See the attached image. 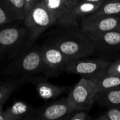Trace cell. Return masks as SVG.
I'll return each mask as SVG.
<instances>
[{"label": "cell", "mask_w": 120, "mask_h": 120, "mask_svg": "<svg viewBox=\"0 0 120 120\" xmlns=\"http://www.w3.org/2000/svg\"><path fill=\"white\" fill-rule=\"evenodd\" d=\"M65 28L67 30L51 43L70 60L88 57L95 52V44L79 27Z\"/></svg>", "instance_id": "obj_1"}, {"label": "cell", "mask_w": 120, "mask_h": 120, "mask_svg": "<svg viewBox=\"0 0 120 120\" xmlns=\"http://www.w3.org/2000/svg\"><path fill=\"white\" fill-rule=\"evenodd\" d=\"M24 24L29 33L26 47H30L34 41L51 26L56 25L52 13L42 0L38 1L24 18Z\"/></svg>", "instance_id": "obj_2"}, {"label": "cell", "mask_w": 120, "mask_h": 120, "mask_svg": "<svg viewBox=\"0 0 120 120\" xmlns=\"http://www.w3.org/2000/svg\"><path fill=\"white\" fill-rule=\"evenodd\" d=\"M86 58L70 60L64 71L90 79L96 84L106 74L111 62L101 58Z\"/></svg>", "instance_id": "obj_3"}, {"label": "cell", "mask_w": 120, "mask_h": 120, "mask_svg": "<svg viewBox=\"0 0 120 120\" xmlns=\"http://www.w3.org/2000/svg\"><path fill=\"white\" fill-rule=\"evenodd\" d=\"M97 92V86L94 82L82 77L70 90L67 98L76 108V110L89 111L95 103Z\"/></svg>", "instance_id": "obj_4"}, {"label": "cell", "mask_w": 120, "mask_h": 120, "mask_svg": "<svg viewBox=\"0 0 120 120\" xmlns=\"http://www.w3.org/2000/svg\"><path fill=\"white\" fill-rule=\"evenodd\" d=\"M52 13L56 25L63 27H79L73 18V12L79 0H42Z\"/></svg>", "instance_id": "obj_5"}, {"label": "cell", "mask_w": 120, "mask_h": 120, "mask_svg": "<svg viewBox=\"0 0 120 120\" xmlns=\"http://www.w3.org/2000/svg\"><path fill=\"white\" fill-rule=\"evenodd\" d=\"M44 63V73L48 77L58 76L65 70L68 63L70 60L52 43L41 48Z\"/></svg>", "instance_id": "obj_6"}, {"label": "cell", "mask_w": 120, "mask_h": 120, "mask_svg": "<svg viewBox=\"0 0 120 120\" xmlns=\"http://www.w3.org/2000/svg\"><path fill=\"white\" fill-rule=\"evenodd\" d=\"M76 110V108L66 97L47 105L39 110H34L26 120H56L63 119L67 115Z\"/></svg>", "instance_id": "obj_7"}, {"label": "cell", "mask_w": 120, "mask_h": 120, "mask_svg": "<svg viewBox=\"0 0 120 120\" xmlns=\"http://www.w3.org/2000/svg\"><path fill=\"white\" fill-rule=\"evenodd\" d=\"M120 22V15L85 17L79 21V28L86 34L100 33L115 30Z\"/></svg>", "instance_id": "obj_8"}, {"label": "cell", "mask_w": 120, "mask_h": 120, "mask_svg": "<svg viewBox=\"0 0 120 120\" xmlns=\"http://www.w3.org/2000/svg\"><path fill=\"white\" fill-rule=\"evenodd\" d=\"M16 71L30 75L44 72L41 48L31 50L25 53L18 62Z\"/></svg>", "instance_id": "obj_9"}, {"label": "cell", "mask_w": 120, "mask_h": 120, "mask_svg": "<svg viewBox=\"0 0 120 120\" xmlns=\"http://www.w3.org/2000/svg\"><path fill=\"white\" fill-rule=\"evenodd\" d=\"M97 49L102 50H120V32L116 30L100 33L86 34Z\"/></svg>", "instance_id": "obj_10"}, {"label": "cell", "mask_w": 120, "mask_h": 120, "mask_svg": "<svg viewBox=\"0 0 120 120\" xmlns=\"http://www.w3.org/2000/svg\"><path fill=\"white\" fill-rule=\"evenodd\" d=\"M26 32L27 30L20 27H8L0 30V53L17 46Z\"/></svg>", "instance_id": "obj_11"}, {"label": "cell", "mask_w": 120, "mask_h": 120, "mask_svg": "<svg viewBox=\"0 0 120 120\" xmlns=\"http://www.w3.org/2000/svg\"><path fill=\"white\" fill-rule=\"evenodd\" d=\"M0 6L11 20H23L25 17L24 0H0Z\"/></svg>", "instance_id": "obj_12"}, {"label": "cell", "mask_w": 120, "mask_h": 120, "mask_svg": "<svg viewBox=\"0 0 120 120\" xmlns=\"http://www.w3.org/2000/svg\"><path fill=\"white\" fill-rule=\"evenodd\" d=\"M35 86L38 95L44 100L54 99L64 94L67 90L65 86L54 85L46 82H37Z\"/></svg>", "instance_id": "obj_13"}, {"label": "cell", "mask_w": 120, "mask_h": 120, "mask_svg": "<svg viewBox=\"0 0 120 120\" xmlns=\"http://www.w3.org/2000/svg\"><path fill=\"white\" fill-rule=\"evenodd\" d=\"M33 111L34 110L29 105L22 101H18L4 112L5 120H26Z\"/></svg>", "instance_id": "obj_14"}, {"label": "cell", "mask_w": 120, "mask_h": 120, "mask_svg": "<svg viewBox=\"0 0 120 120\" xmlns=\"http://www.w3.org/2000/svg\"><path fill=\"white\" fill-rule=\"evenodd\" d=\"M95 103L108 108L120 105V86L101 92H97Z\"/></svg>", "instance_id": "obj_15"}, {"label": "cell", "mask_w": 120, "mask_h": 120, "mask_svg": "<svg viewBox=\"0 0 120 120\" xmlns=\"http://www.w3.org/2000/svg\"><path fill=\"white\" fill-rule=\"evenodd\" d=\"M103 2L95 3L79 0L73 12L74 20L79 24L81 19L95 13L103 4Z\"/></svg>", "instance_id": "obj_16"}, {"label": "cell", "mask_w": 120, "mask_h": 120, "mask_svg": "<svg viewBox=\"0 0 120 120\" xmlns=\"http://www.w3.org/2000/svg\"><path fill=\"white\" fill-rule=\"evenodd\" d=\"M103 15H120V0H106L94 13L86 16L95 18Z\"/></svg>", "instance_id": "obj_17"}, {"label": "cell", "mask_w": 120, "mask_h": 120, "mask_svg": "<svg viewBox=\"0 0 120 120\" xmlns=\"http://www.w3.org/2000/svg\"><path fill=\"white\" fill-rule=\"evenodd\" d=\"M98 92L120 86V76L117 75L105 74L96 83Z\"/></svg>", "instance_id": "obj_18"}, {"label": "cell", "mask_w": 120, "mask_h": 120, "mask_svg": "<svg viewBox=\"0 0 120 120\" xmlns=\"http://www.w3.org/2000/svg\"><path fill=\"white\" fill-rule=\"evenodd\" d=\"M23 81L25 79H16L5 83H0V104H4L13 91L22 84Z\"/></svg>", "instance_id": "obj_19"}, {"label": "cell", "mask_w": 120, "mask_h": 120, "mask_svg": "<svg viewBox=\"0 0 120 120\" xmlns=\"http://www.w3.org/2000/svg\"><path fill=\"white\" fill-rule=\"evenodd\" d=\"M96 120H120V105L109 107L105 112L96 118Z\"/></svg>", "instance_id": "obj_20"}, {"label": "cell", "mask_w": 120, "mask_h": 120, "mask_svg": "<svg viewBox=\"0 0 120 120\" xmlns=\"http://www.w3.org/2000/svg\"><path fill=\"white\" fill-rule=\"evenodd\" d=\"M91 119L87 111L84 110H75L63 118L65 120H91Z\"/></svg>", "instance_id": "obj_21"}, {"label": "cell", "mask_w": 120, "mask_h": 120, "mask_svg": "<svg viewBox=\"0 0 120 120\" xmlns=\"http://www.w3.org/2000/svg\"><path fill=\"white\" fill-rule=\"evenodd\" d=\"M107 74L117 75L120 76V59L114 63H111L110 66L107 69Z\"/></svg>", "instance_id": "obj_22"}, {"label": "cell", "mask_w": 120, "mask_h": 120, "mask_svg": "<svg viewBox=\"0 0 120 120\" xmlns=\"http://www.w3.org/2000/svg\"><path fill=\"white\" fill-rule=\"evenodd\" d=\"M25 1V15L34 6V5L40 0H24Z\"/></svg>", "instance_id": "obj_23"}, {"label": "cell", "mask_w": 120, "mask_h": 120, "mask_svg": "<svg viewBox=\"0 0 120 120\" xmlns=\"http://www.w3.org/2000/svg\"><path fill=\"white\" fill-rule=\"evenodd\" d=\"M10 21H11V19L7 15L6 12L4 11V9L1 8V6H0V25H5L9 22Z\"/></svg>", "instance_id": "obj_24"}, {"label": "cell", "mask_w": 120, "mask_h": 120, "mask_svg": "<svg viewBox=\"0 0 120 120\" xmlns=\"http://www.w3.org/2000/svg\"><path fill=\"white\" fill-rule=\"evenodd\" d=\"M2 106L3 104H0V120H5L4 112L2 111Z\"/></svg>", "instance_id": "obj_25"}, {"label": "cell", "mask_w": 120, "mask_h": 120, "mask_svg": "<svg viewBox=\"0 0 120 120\" xmlns=\"http://www.w3.org/2000/svg\"><path fill=\"white\" fill-rule=\"evenodd\" d=\"M82 1H91V2H95V3H100V2H104L106 0H82Z\"/></svg>", "instance_id": "obj_26"}, {"label": "cell", "mask_w": 120, "mask_h": 120, "mask_svg": "<svg viewBox=\"0 0 120 120\" xmlns=\"http://www.w3.org/2000/svg\"><path fill=\"white\" fill-rule=\"evenodd\" d=\"M116 30H117V31H120V23L118 24V25H117V27H116V29H115Z\"/></svg>", "instance_id": "obj_27"}]
</instances>
